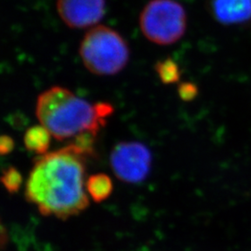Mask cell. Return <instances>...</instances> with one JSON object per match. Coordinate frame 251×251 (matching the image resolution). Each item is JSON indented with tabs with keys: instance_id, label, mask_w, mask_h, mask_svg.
Masks as SVG:
<instances>
[{
	"instance_id": "obj_5",
	"label": "cell",
	"mask_w": 251,
	"mask_h": 251,
	"mask_svg": "<svg viewBox=\"0 0 251 251\" xmlns=\"http://www.w3.org/2000/svg\"><path fill=\"white\" fill-rule=\"evenodd\" d=\"M110 162L118 179L127 183H139L146 179L150 172L152 154L141 143L122 142L113 149Z\"/></svg>"
},
{
	"instance_id": "obj_3",
	"label": "cell",
	"mask_w": 251,
	"mask_h": 251,
	"mask_svg": "<svg viewBox=\"0 0 251 251\" xmlns=\"http://www.w3.org/2000/svg\"><path fill=\"white\" fill-rule=\"evenodd\" d=\"M81 60L90 72L97 75H113L125 68L129 49L116 30L97 25L90 29L79 47Z\"/></svg>"
},
{
	"instance_id": "obj_11",
	"label": "cell",
	"mask_w": 251,
	"mask_h": 251,
	"mask_svg": "<svg viewBox=\"0 0 251 251\" xmlns=\"http://www.w3.org/2000/svg\"><path fill=\"white\" fill-rule=\"evenodd\" d=\"M1 181L9 194L17 193L23 183V177L17 169L9 167L3 171Z\"/></svg>"
},
{
	"instance_id": "obj_7",
	"label": "cell",
	"mask_w": 251,
	"mask_h": 251,
	"mask_svg": "<svg viewBox=\"0 0 251 251\" xmlns=\"http://www.w3.org/2000/svg\"><path fill=\"white\" fill-rule=\"evenodd\" d=\"M212 11L223 25L242 24L251 19V0H213Z\"/></svg>"
},
{
	"instance_id": "obj_10",
	"label": "cell",
	"mask_w": 251,
	"mask_h": 251,
	"mask_svg": "<svg viewBox=\"0 0 251 251\" xmlns=\"http://www.w3.org/2000/svg\"><path fill=\"white\" fill-rule=\"evenodd\" d=\"M155 71L164 84H174L180 78L179 65L171 58L157 62Z\"/></svg>"
},
{
	"instance_id": "obj_8",
	"label": "cell",
	"mask_w": 251,
	"mask_h": 251,
	"mask_svg": "<svg viewBox=\"0 0 251 251\" xmlns=\"http://www.w3.org/2000/svg\"><path fill=\"white\" fill-rule=\"evenodd\" d=\"M50 137L51 134L45 126H34L27 129L24 137V142L28 151L39 155H44L49 151Z\"/></svg>"
},
{
	"instance_id": "obj_13",
	"label": "cell",
	"mask_w": 251,
	"mask_h": 251,
	"mask_svg": "<svg viewBox=\"0 0 251 251\" xmlns=\"http://www.w3.org/2000/svg\"><path fill=\"white\" fill-rule=\"evenodd\" d=\"M14 141L9 135H3L0 138V152L2 155L9 154L14 149Z\"/></svg>"
},
{
	"instance_id": "obj_2",
	"label": "cell",
	"mask_w": 251,
	"mask_h": 251,
	"mask_svg": "<svg viewBox=\"0 0 251 251\" xmlns=\"http://www.w3.org/2000/svg\"><path fill=\"white\" fill-rule=\"evenodd\" d=\"M113 107L108 103L91 104L63 87H52L36 100V116L57 141H64L84 132H99Z\"/></svg>"
},
{
	"instance_id": "obj_1",
	"label": "cell",
	"mask_w": 251,
	"mask_h": 251,
	"mask_svg": "<svg viewBox=\"0 0 251 251\" xmlns=\"http://www.w3.org/2000/svg\"><path fill=\"white\" fill-rule=\"evenodd\" d=\"M88 157L74 143L41 155L27 179V200L42 215L66 220L79 214L90 203L85 182Z\"/></svg>"
},
{
	"instance_id": "obj_6",
	"label": "cell",
	"mask_w": 251,
	"mask_h": 251,
	"mask_svg": "<svg viewBox=\"0 0 251 251\" xmlns=\"http://www.w3.org/2000/svg\"><path fill=\"white\" fill-rule=\"evenodd\" d=\"M56 9L67 26L82 29L94 26L105 13V0H57Z\"/></svg>"
},
{
	"instance_id": "obj_12",
	"label": "cell",
	"mask_w": 251,
	"mask_h": 251,
	"mask_svg": "<svg viewBox=\"0 0 251 251\" xmlns=\"http://www.w3.org/2000/svg\"><path fill=\"white\" fill-rule=\"evenodd\" d=\"M179 98L184 101H192L198 95V86L192 82L180 83L178 87Z\"/></svg>"
},
{
	"instance_id": "obj_4",
	"label": "cell",
	"mask_w": 251,
	"mask_h": 251,
	"mask_svg": "<svg viewBox=\"0 0 251 251\" xmlns=\"http://www.w3.org/2000/svg\"><path fill=\"white\" fill-rule=\"evenodd\" d=\"M144 36L157 45H171L183 36L187 27L185 9L175 0H151L140 16Z\"/></svg>"
},
{
	"instance_id": "obj_9",
	"label": "cell",
	"mask_w": 251,
	"mask_h": 251,
	"mask_svg": "<svg viewBox=\"0 0 251 251\" xmlns=\"http://www.w3.org/2000/svg\"><path fill=\"white\" fill-rule=\"evenodd\" d=\"M86 189L94 202L106 200L113 192V182L111 178L103 173L91 175L86 180Z\"/></svg>"
}]
</instances>
